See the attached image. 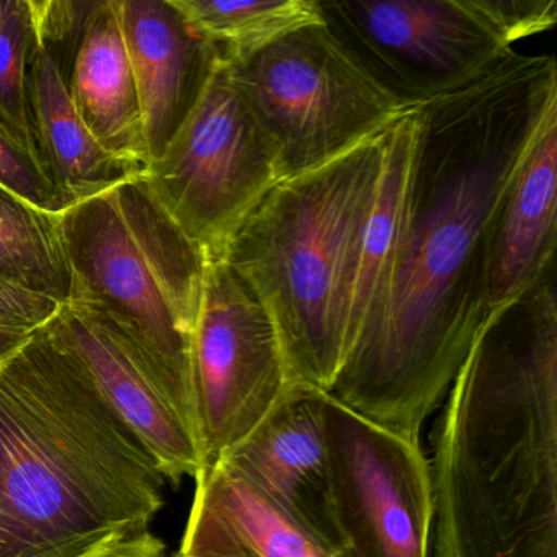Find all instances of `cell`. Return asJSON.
Masks as SVG:
<instances>
[{
    "label": "cell",
    "instance_id": "11",
    "mask_svg": "<svg viewBox=\"0 0 557 557\" xmlns=\"http://www.w3.org/2000/svg\"><path fill=\"white\" fill-rule=\"evenodd\" d=\"M76 360L107 406L151 453L168 481L203 472L200 446L138 348L109 319L64 305L45 327Z\"/></svg>",
    "mask_w": 557,
    "mask_h": 557
},
{
    "label": "cell",
    "instance_id": "27",
    "mask_svg": "<svg viewBox=\"0 0 557 557\" xmlns=\"http://www.w3.org/2000/svg\"><path fill=\"white\" fill-rule=\"evenodd\" d=\"M37 334V332H35ZM34 334L22 332L0 331V363L11 358L15 351L21 350Z\"/></svg>",
    "mask_w": 557,
    "mask_h": 557
},
{
    "label": "cell",
    "instance_id": "13",
    "mask_svg": "<svg viewBox=\"0 0 557 557\" xmlns=\"http://www.w3.org/2000/svg\"><path fill=\"white\" fill-rule=\"evenodd\" d=\"M135 74L149 162L161 156L197 106L218 63L174 0H115Z\"/></svg>",
    "mask_w": 557,
    "mask_h": 557
},
{
    "label": "cell",
    "instance_id": "6",
    "mask_svg": "<svg viewBox=\"0 0 557 557\" xmlns=\"http://www.w3.org/2000/svg\"><path fill=\"white\" fill-rule=\"evenodd\" d=\"M227 70L282 181L344 154L407 110L325 24L301 28Z\"/></svg>",
    "mask_w": 557,
    "mask_h": 557
},
{
    "label": "cell",
    "instance_id": "24",
    "mask_svg": "<svg viewBox=\"0 0 557 557\" xmlns=\"http://www.w3.org/2000/svg\"><path fill=\"white\" fill-rule=\"evenodd\" d=\"M63 306L0 276V331L35 334L51 324Z\"/></svg>",
    "mask_w": 557,
    "mask_h": 557
},
{
    "label": "cell",
    "instance_id": "19",
    "mask_svg": "<svg viewBox=\"0 0 557 557\" xmlns=\"http://www.w3.org/2000/svg\"><path fill=\"white\" fill-rule=\"evenodd\" d=\"M0 276L67 305L70 267L61 233V214L0 187Z\"/></svg>",
    "mask_w": 557,
    "mask_h": 557
},
{
    "label": "cell",
    "instance_id": "21",
    "mask_svg": "<svg viewBox=\"0 0 557 557\" xmlns=\"http://www.w3.org/2000/svg\"><path fill=\"white\" fill-rule=\"evenodd\" d=\"M102 4L103 0H30L35 41L53 60L66 86L87 28Z\"/></svg>",
    "mask_w": 557,
    "mask_h": 557
},
{
    "label": "cell",
    "instance_id": "26",
    "mask_svg": "<svg viewBox=\"0 0 557 557\" xmlns=\"http://www.w3.org/2000/svg\"><path fill=\"white\" fill-rule=\"evenodd\" d=\"M89 557H169L164 543L149 531L112 541Z\"/></svg>",
    "mask_w": 557,
    "mask_h": 557
},
{
    "label": "cell",
    "instance_id": "5",
    "mask_svg": "<svg viewBox=\"0 0 557 557\" xmlns=\"http://www.w3.org/2000/svg\"><path fill=\"white\" fill-rule=\"evenodd\" d=\"M61 233L71 275L67 305L120 329L198 442L194 335L207 257L169 216L143 175L64 211Z\"/></svg>",
    "mask_w": 557,
    "mask_h": 557
},
{
    "label": "cell",
    "instance_id": "3",
    "mask_svg": "<svg viewBox=\"0 0 557 557\" xmlns=\"http://www.w3.org/2000/svg\"><path fill=\"white\" fill-rule=\"evenodd\" d=\"M165 482L45 329L0 363V557H89L148 531Z\"/></svg>",
    "mask_w": 557,
    "mask_h": 557
},
{
    "label": "cell",
    "instance_id": "9",
    "mask_svg": "<svg viewBox=\"0 0 557 557\" xmlns=\"http://www.w3.org/2000/svg\"><path fill=\"white\" fill-rule=\"evenodd\" d=\"M289 384L278 332L252 286L226 260L208 263L194 335L203 472L269 416Z\"/></svg>",
    "mask_w": 557,
    "mask_h": 557
},
{
    "label": "cell",
    "instance_id": "7",
    "mask_svg": "<svg viewBox=\"0 0 557 557\" xmlns=\"http://www.w3.org/2000/svg\"><path fill=\"white\" fill-rule=\"evenodd\" d=\"M143 178L208 263L223 260L244 221L282 181L226 63L218 60L197 106Z\"/></svg>",
    "mask_w": 557,
    "mask_h": 557
},
{
    "label": "cell",
    "instance_id": "20",
    "mask_svg": "<svg viewBox=\"0 0 557 557\" xmlns=\"http://www.w3.org/2000/svg\"><path fill=\"white\" fill-rule=\"evenodd\" d=\"M34 47L30 0H0V126L40 158L28 103Z\"/></svg>",
    "mask_w": 557,
    "mask_h": 557
},
{
    "label": "cell",
    "instance_id": "23",
    "mask_svg": "<svg viewBox=\"0 0 557 557\" xmlns=\"http://www.w3.org/2000/svg\"><path fill=\"white\" fill-rule=\"evenodd\" d=\"M469 4L508 47L550 30L557 22L556 0H469Z\"/></svg>",
    "mask_w": 557,
    "mask_h": 557
},
{
    "label": "cell",
    "instance_id": "2",
    "mask_svg": "<svg viewBox=\"0 0 557 557\" xmlns=\"http://www.w3.org/2000/svg\"><path fill=\"white\" fill-rule=\"evenodd\" d=\"M432 445L433 557H557L556 263L487 315Z\"/></svg>",
    "mask_w": 557,
    "mask_h": 557
},
{
    "label": "cell",
    "instance_id": "28",
    "mask_svg": "<svg viewBox=\"0 0 557 557\" xmlns=\"http://www.w3.org/2000/svg\"><path fill=\"white\" fill-rule=\"evenodd\" d=\"M335 557H351L350 554L347 553V550H342V553H338Z\"/></svg>",
    "mask_w": 557,
    "mask_h": 557
},
{
    "label": "cell",
    "instance_id": "10",
    "mask_svg": "<svg viewBox=\"0 0 557 557\" xmlns=\"http://www.w3.org/2000/svg\"><path fill=\"white\" fill-rule=\"evenodd\" d=\"M335 517L351 557H429L432 482L416 440L322 397Z\"/></svg>",
    "mask_w": 557,
    "mask_h": 557
},
{
    "label": "cell",
    "instance_id": "25",
    "mask_svg": "<svg viewBox=\"0 0 557 557\" xmlns=\"http://www.w3.org/2000/svg\"><path fill=\"white\" fill-rule=\"evenodd\" d=\"M177 557H253L213 515L194 504Z\"/></svg>",
    "mask_w": 557,
    "mask_h": 557
},
{
    "label": "cell",
    "instance_id": "4",
    "mask_svg": "<svg viewBox=\"0 0 557 557\" xmlns=\"http://www.w3.org/2000/svg\"><path fill=\"white\" fill-rule=\"evenodd\" d=\"M386 129L280 181L224 256L269 311L292 384L329 393L344 363L361 249L383 177Z\"/></svg>",
    "mask_w": 557,
    "mask_h": 557
},
{
    "label": "cell",
    "instance_id": "1",
    "mask_svg": "<svg viewBox=\"0 0 557 557\" xmlns=\"http://www.w3.org/2000/svg\"><path fill=\"white\" fill-rule=\"evenodd\" d=\"M556 106L554 57L511 51L469 86L413 107L396 243L327 393L342 406L419 442L487 319L492 221Z\"/></svg>",
    "mask_w": 557,
    "mask_h": 557
},
{
    "label": "cell",
    "instance_id": "15",
    "mask_svg": "<svg viewBox=\"0 0 557 557\" xmlns=\"http://www.w3.org/2000/svg\"><path fill=\"white\" fill-rule=\"evenodd\" d=\"M67 92L97 143L120 161L145 172L149 164L145 122L115 0H103L90 22Z\"/></svg>",
    "mask_w": 557,
    "mask_h": 557
},
{
    "label": "cell",
    "instance_id": "22",
    "mask_svg": "<svg viewBox=\"0 0 557 557\" xmlns=\"http://www.w3.org/2000/svg\"><path fill=\"white\" fill-rule=\"evenodd\" d=\"M0 187L38 210L63 214L66 200L45 171L44 162L27 146L0 126Z\"/></svg>",
    "mask_w": 557,
    "mask_h": 557
},
{
    "label": "cell",
    "instance_id": "14",
    "mask_svg": "<svg viewBox=\"0 0 557 557\" xmlns=\"http://www.w3.org/2000/svg\"><path fill=\"white\" fill-rule=\"evenodd\" d=\"M557 106L524 151L492 221L485 305L494 309L523 295L556 263Z\"/></svg>",
    "mask_w": 557,
    "mask_h": 557
},
{
    "label": "cell",
    "instance_id": "17",
    "mask_svg": "<svg viewBox=\"0 0 557 557\" xmlns=\"http://www.w3.org/2000/svg\"><path fill=\"white\" fill-rule=\"evenodd\" d=\"M195 481L194 504L213 515L253 557L337 556L224 462Z\"/></svg>",
    "mask_w": 557,
    "mask_h": 557
},
{
    "label": "cell",
    "instance_id": "16",
    "mask_svg": "<svg viewBox=\"0 0 557 557\" xmlns=\"http://www.w3.org/2000/svg\"><path fill=\"white\" fill-rule=\"evenodd\" d=\"M28 103L38 154L67 207L145 174L107 152L90 135L71 102L66 83L37 41L28 67Z\"/></svg>",
    "mask_w": 557,
    "mask_h": 557
},
{
    "label": "cell",
    "instance_id": "8",
    "mask_svg": "<svg viewBox=\"0 0 557 557\" xmlns=\"http://www.w3.org/2000/svg\"><path fill=\"white\" fill-rule=\"evenodd\" d=\"M355 63L404 107L462 89L511 53L469 0H318Z\"/></svg>",
    "mask_w": 557,
    "mask_h": 557
},
{
    "label": "cell",
    "instance_id": "12",
    "mask_svg": "<svg viewBox=\"0 0 557 557\" xmlns=\"http://www.w3.org/2000/svg\"><path fill=\"white\" fill-rule=\"evenodd\" d=\"M322 397L324 391L289 384L269 416L220 462L338 554L345 544L332 497Z\"/></svg>",
    "mask_w": 557,
    "mask_h": 557
},
{
    "label": "cell",
    "instance_id": "18",
    "mask_svg": "<svg viewBox=\"0 0 557 557\" xmlns=\"http://www.w3.org/2000/svg\"><path fill=\"white\" fill-rule=\"evenodd\" d=\"M191 27L207 38L218 60L243 63L282 38L324 24L318 0H174Z\"/></svg>",
    "mask_w": 557,
    "mask_h": 557
}]
</instances>
